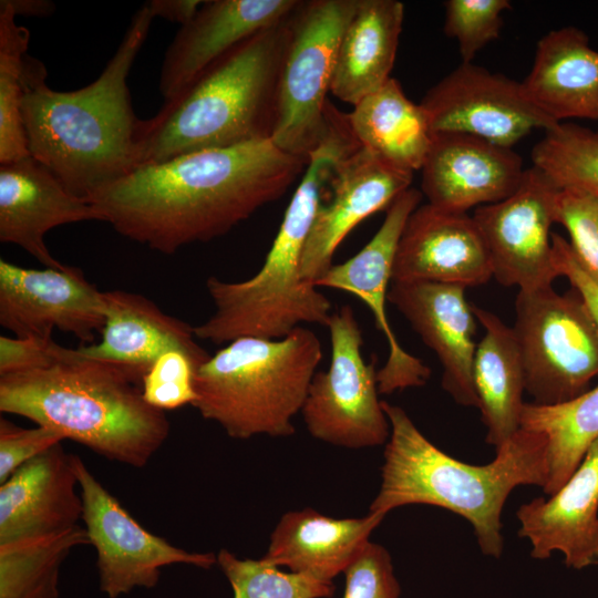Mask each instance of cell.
Instances as JSON below:
<instances>
[{
    "instance_id": "4316f807",
    "label": "cell",
    "mask_w": 598,
    "mask_h": 598,
    "mask_svg": "<svg viewBox=\"0 0 598 598\" xmlns=\"http://www.w3.org/2000/svg\"><path fill=\"white\" fill-rule=\"evenodd\" d=\"M404 20L398 0H357L341 35L330 93L355 105L391 76Z\"/></svg>"
},
{
    "instance_id": "4fadbf2b",
    "label": "cell",
    "mask_w": 598,
    "mask_h": 598,
    "mask_svg": "<svg viewBox=\"0 0 598 598\" xmlns=\"http://www.w3.org/2000/svg\"><path fill=\"white\" fill-rule=\"evenodd\" d=\"M420 104L433 134L463 133L509 148L534 130L558 124L532 104L520 82L472 62L445 75Z\"/></svg>"
},
{
    "instance_id": "44dd1931",
    "label": "cell",
    "mask_w": 598,
    "mask_h": 598,
    "mask_svg": "<svg viewBox=\"0 0 598 598\" xmlns=\"http://www.w3.org/2000/svg\"><path fill=\"white\" fill-rule=\"evenodd\" d=\"M100 220L93 204L72 194L29 155L0 164V240L14 244L47 268H64L48 249L45 234L64 224Z\"/></svg>"
},
{
    "instance_id": "2e32d148",
    "label": "cell",
    "mask_w": 598,
    "mask_h": 598,
    "mask_svg": "<svg viewBox=\"0 0 598 598\" xmlns=\"http://www.w3.org/2000/svg\"><path fill=\"white\" fill-rule=\"evenodd\" d=\"M413 174L398 169L361 145L333 166L308 235L301 260L303 282H316L333 265L348 234L371 215L388 209L411 187Z\"/></svg>"
},
{
    "instance_id": "484cf974",
    "label": "cell",
    "mask_w": 598,
    "mask_h": 598,
    "mask_svg": "<svg viewBox=\"0 0 598 598\" xmlns=\"http://www.w3.org/2000/svg\"><path fill=\"white\" fill-rule=\"evenodd\" d=\"M522 83L532 104L557 123L598 120V51L578 28L549 31L538 42Z\"/></svg>"
},
{
    "instance_id": "7a4b0ae2",
    "label": "cell",
    "mask_w": 598,
    "mask_h": 598,
    "mask_svg": "<svg viewBox=\"0 0 598 598\" xmlns=\"http://www.w3.org/2000/svg\"><path fill=\"white\" fill-rule=\"evenodd\" d=\"M153 19L142 4L102 73L80 90L51 89L43 63L24 58L21 114L29 153L78 197L89 200L140 166L127 78Z\"/></svg>"
},
{
    "instance_id": "83f0119b",
    "label": "cell",
    "mask_w": 598,
    "mask_h": 598,
    "mask_svg": "<svg viewBox=\"0 0 598 598\" xmlns=\"http://www.w3.org/2000/svg\"><path fill=\"white\" fill-rule=\"evenodd\" d=\"M472 308L484 329L474 355V388L485 441L496 450L519 430L526 392L524 367L513 328L488 310Z\"/></svg>"
},
{
    "instance_id": "603a6c76",
    "label": "cell",
    "mask_w": 598,
    "mask_h": 598,
    "mask_svg": "<svg viewBox=\"0 0 598 598\" xmlns=\"http://www.w3.org/2000/svg\"><path fill=\"white\" fill-rule=\"evenodd\" d=\"M516 516L518 535L530 543L533 558L560 551L569 568L598 565V439L555 494L522 504Z\"/></svg>"
},
{
    "instance_id": "3957f363",
    "label": "cell",
    "mask_w": 598,
    "mask_h": 598,
    "mask_svg": "<svg viewBox=\"0 0 598 598\" xmlns=\"http://www.w3.org/2000/svg\"><path fill=\"white\" fill-rule=\"evenodd\" d=\"M390 423L381 467L380 489L369 512L386 515L394 508L424 504L451 511L473 526L486 556L504 549L501 515L517 486L544 487L547 477L546 441L519 429L496 448L486 465L458 461L429 441L399 405L382 401Z\"/></svg>"
},
{
    "instance_id": "f35d334b",
    "label": "cell",
    "mask_w": 598,
    "mask_h": 598,
    "mask_svg": "<svg viewBox=\"0 0 598 598\" xmlns=\"http://www.w3.org/2000/svg\"><path fill=\"white\" fill-rule=\"evenodd\" d=\"M65 439L55 430L40 426L19 427L0 419V484L20 466Z\"/></svg>"
},
{
    "instance_id": "836d02e7",
    "label": "cell",
    "mask_w": 598,
    "mask_h": 598,
    "mask_svg": "<svg viewBox=\"0 0 598 598\" xmlns=\"http://www.w3.org/2000/svg\"><path fill=\"white\" fill-rule=\"evenodd\" d=\"M217 564L228 579L234 598H331L332 581L285 573L260 559H240L227 549H220Z\"/></svg>"
},
{
    "instance_id": "ac0fdd59",
    "label": "cell",
    "mask_w": 598,
    "mask_h": 598,
    "mask_svg": "<svg viewBox=\"0 0 598 598\" xmlns=\"http://www.w3.org/2000/svg\"><path fill=\"white\" fill-rule=\"evenodd\" d=\"M484 239L467 213L419 206L408 218L392 267V282H439L464 288L491 280Z\"/></svg>"
},
{
    "instance_id": "5b68a950",
    "label": "cell",
    "mask_w": 598,
    "mask_h": 598,
    "mask_svg": "<svg viewBox=\"0 0 598 598\" xmlns=\"http://www.w3.org/2000/svg\"><path fill=\"white\" fill-rule=\"evenodd\" d=\"M355 147L346 124H329L321 143L308 157L262 267L243 281L217 277L206 280L215 311L194 326L196 338L227 344L246 337L280 339L307 323L327 327L331 302L318 287L303 282L301 260L332 168Z\"/></svg>"
},
{
    "instance_id": "8d00e7d4",
    "label": "cell",
    "mask_w": 598,
    "mask_h": 598,
    "mask_svg": "<svg viewBox=\"0 0 598 598\" xmlns=\"http://www.w3.org/2000/svg\"><path fill=\"white\" fill-rule=\"evenodd\" d=\"M556 223L567 230L580 260L598 276V196L560 189Z\"/></svg>"
},
{
    "instance_id": "1f68e13d",
    "label": "cell",
    "mask_w": 598,
    "mask_h": 598,
    "mask_svg": "<svg viewBox=\"0 0 598 598\" xmlns=\"http://www.w3.org/2000/svg\"><path fill=\"white\" fill-rule=\"evenodd\" d=\"M29 30L16 22L6 0L0 1V164L29 156L21 114L22 74Z\"/></svg>"
},
{
    "instance_id": "277c9868",
    "label": "cell",
    "mask_w": 598,
    "mask_h": 598,
    "mask_svg": "<svg viewBox=\"0 0 598 598\" xmlns=\"http://www.w3.org/2000/svg\"><path fill=\"white\" fill-rule=\"evenodd\" d=\"M132 368L82 355L0 377V411L58 431L65 440L136 468L144 467L169 434L164 411L142 394Z\"/></svg>"
},
{
    "instance_id": "ffe728a7",
    "label": "cell",
    "mask_w": 598,
    "mask_h": 598,
    "mask_svg": "<svg viewBox=\"0 0 598 598\" xmlns=\"http://www.w3.org/2000/svg\"><path fill=\"white\" fill-rule=\"evenodd\" d=\"M299 0H209L181 27L161 68L159 92L171 100L189 86L240 42L275 25L295 11Z\"/></svg>"
},
{
    "instance_id": "4dcf8cb0",
    "label": "cell",
    "mask_w": 598,
    "mask_h": 598,
    "mask_svg": "<svg viewBox=\"0 0 598 598\" xmlns=\"http://www.w3.org/2000/svg\"><path fill=\"white\" fill-rule=\"evenodd\" d=\"M90 544L85 528L0 545V598H59V574L71 550Z\"/></svg>"
},
{
    "instance_id": "cb8c5ba5",
    "label": "cell",
    "mask_w": 598,
    "mask_h": 598,
    "mask_svg": "<svg viewBox=\"0 0 598 598\" xmlns=\"http://www.w3.org/2000/svg\"><path fill=\"white\" fill-rule=\"evenodd\" d=\"M105 323L101 340L80 346L87 358L132 368L143 377L165 352L209 354L195 340L194 326L163 312L148 298L130 291H104Z\"/></svg>"
},
{
    "instance_id": "60d3db41",
    "label": "cell",
    "mask_w": 598,
    "mask_h": 598,
    "mask_svg": "<svg viewBox=\"0 0 598 598\" xmlns=\"http://www.w3.org/2000/svg\"><path fill=\"white\" fill-rule=\"evenodd\" d=\"M551 260L558 277H566L598 327V276L589 270L569 240L551 234Z\"/></svg>"
},
{
    "instance_id": "f546056e",
    "label": "cell",
    "mask_w": 598,
    "mask_h": 598,
    "mask_svg": "<svg viewBox=\"0 0 598 598\" xmlns=\"http://www.w3.org/2000/svg\"><path fill=\"white\" fill-rule=\"evenodd\" d=\"M519 429L538 433L546 441L543 491L550 496L570 478L598 439V385L559 404L525 402Z\"/></svg>"
},
{
    "instance_id": "8992f818",
    "label": "cell",
    "mask_w": 598,
    "mask_h": 598,
    "mask_svg": "<svg viewBox=\"0 0 598 598\" xmlns=\"http://www.w3.org/2000/svg\"><path fill=\"white\" fill-rule=\"evenodd\" d=\"M290 17L240 42L184 91L164 101L153 117L138 118V167L202 150L269 140L291 35Z\"/></svg>"
},
{
    "instance_id": "30bf717a",
    "label": "cell",
    "mask_w": 598,
    "mask_h": 598,
    "mask_svg": "<svg viewBox=\"0 0 598 598\" xmlns=\"http://www.w3.org/2000/svg\"><path fill=\"white\" fill-rule=\"evenodd\" d=\"M327 328L331 357L326 371L313 375L301 414L315 439L347 448L382 445L390 423L379 399L375 360L367 362L363 334L354 310L332 311Z\"/></svg>"
},
{
    "instance_id": "d6a6232c",
    "label": "cell",
    "mask_w": 598,
    "mask_h": 598,
    "mask_svg": "<svg viewBox=\"0 0 598 598\" xmlns=\"http://www.w3.org/2000/svg\"><path fill=\"white\" fill-rule=\"evenodd\" d=\"M532 161L560 189L598 196V131L558 123L534 146Z\"/></svg>"
},
{
    "instance_id": "7402d4cb",
    "label": "cell",
    "mask_w": 598,
    "mask_h": 598,
    "mask_svg": "<svg viewBox=\"0 0 598 598\" xmlns=\"http://www.w3.org/2000/svg\"><path fill=\"white\" fill-rule=\"evenodd\" d=\"M73 454L62 443L0 484V545L63 534L79 525L83 503Z\"/></svg>"
},
{
    "instance_id": "5bb4252c",
    "label": "cell",
    "mask_w": 598,
    "mask_h": 598,
    "mask_svg": "<svg viewBox=\"0 0 598 598\" xmlns=\"http://www.w3.org/2000/svg\"><path fill=\"white\" fill-rule=\"evenodd\" d=\"M105 323V297L76 267L32 269L0 259V324L16 337L71 333L95 343Z\"/></svg>"
},
{
    "instance_id": "d590c367",
    "label": "cell",
    "mask_w": 598,
    "mask_h": 598,
    "mask_svg": "<svg viewBox=\"0 0 598 598\" xmlns=\"http://www.w3.org/2000/svg\"><path fill=\"white\" fill-rule=\"evenodd\" d=\"M208 358L196 357L183 350L165 352L142 378L144 400L164 412L186 404L193 405L196 400L195 377Z\"/></svg>"
},
{
    "instance_id": "6da1fadb",
    "label": "cell",
    "mask_w": 598,
    "mask_h": 598,
    "mask_svg": "<svg viewBox=\"0 0 598 598\" xmlns=\"http://www.w3.org/2000/svg\"><path fill=\"white\" fill-rule=\"evenodd\" d=\"M307 159L260 140L148 164L89 200L122 236L173 255L227 234L283 196Z\"/></svg>"
},
{
    "instance_id": "d6986e66",
    "label": "cell",
    "mask_w": 598,
    "mask_h": 598,
    "mask_svg": "<svg viewBox=\"0 0 598 598\" xmlns=\"http://www.w3.org/2000/svg\"><path fill=\"white\" fill-rule=\"evenodd\" d=\"M465 289L439 282H391L388 301L436 354L442 388L456 403L478 409L473 381L476 318Z\"/></svg>"
},
{
    "instance_id": "e0dca14e",
    "label": "cell",
    "mask_w": 598,
    "mask_h": 598,
    "mask_svg": "<svg viewBox=\"0 0 598 598\" xmlns=\"http://www.w3.org/2000/svg\"><path fill=\"white\" fill-rule=\"evenodd\" d=\"M420 171L427 204L454 213L507 198L525 172L513 148L463 133L433 134Z\"/></svg>"
},
{
    "instance_id": "d4e9b609",
    "label": "cell",
    "mask_w": 598,
    "mask_h": 598,
    "mask_svg": "<svg viewBox=\"0 0 598 598\" xmlns=\"http://www.w3.org/2000/svg\"><path fill=\"white\" fill-rule=\"evenodd\" d=\"M385 515L333 518L312 508L287 512L270 536L264 560L321 581H332L370 540Z\"/></svg>"
},
{
    "instance_id": "f1b7e54d",
    "label": "cell",
    "mask_w": 598,
    "mask_h": 598,
    "mask_svg": "<svg viewBox=\"0 0 598 598\" xmlns=\"http://www.w3.org/2000/svg\"><path fill=\"white\" fill-rule=\"evenodd\" d=\"M347 116L358 143L377 157L412 174L422 168L433 133L421 104L396 79L361 99Z\"/></svg>"
},
{
    "instance_id": "e575fe53",
    "label": "cell",
    "mask_w": 598,
    "mask_h": 598,
    "mask_svg": "<svg viewBox=\"0 0 598 598\" xmlns=\"http://www.w3.org/2000/svg\"><path fill=\"white\" fill-rule=\"evenodd\" d=\"M444 32L456 39L462 62H472L503 25L502 14L511 9L508 0H447Z\"/></svg>"
},
{
    "instance_id": "9a60e30c",
    "label": "cell",
    "mask_w": 598,
    "mask_h": 598,
    "mask_svg": "<svg viewBox=\"0 0 598 598\" xmlns=\"http://www.w3.org/2000/svg\"><path fill=\"white\" fill-rule=\"evenodd\" d=\"M421 199V190L412 187L399 195L371 240L344 262L333 264L315 285L354 295L371 310L389 351L385 363L377 373L380 394L423 386L431 377V369L400 344L385 307L396 247L408 218L420 206Z\"/></svg>"
},
{
    "instance_id": "7c38bea8",
    "label": "cell",
    "mask_w": 598,
    "mask_h": 598,
    "mask_svg": "<svg viewBox=\"0 0 598 598\" xmlns=\"http://www.w3.org/2000/svg\"><path fill=\"white\" fill-rule=\"evenodd\" d=\"M560 188L540 169L526 168L507 198L472 215L488 250L493 277L505 287L535 291L558 277L551 260V226Z\"/></svg>"
},
{
    "instance_id": "ab89813d",
    "label": "cell",
    "mask_w": 598,
    "mask_h": 598,
    "mask_svg": "<svg viewBox=\"0 0 598 598\" xmlns=\"http://www.w3.org/2000/svg\"><path fill=\"white\" fill-rule=\"evenodd\" d=\"M71 348L52 338L0 337V377L49 367L65 359Z\"/></svg>"
},
{
    "instance_id": "52a82bcc",
    "label": "cell",
    "mask_w": 598,
    "mask_h": 598,
    "mask_svg": "<svg viewBox=\"0 0 598 598\" xmlns=\"http://www.w3.org/2000/svg\"><path fill=\"white\" fill-rule=\"evenodd\" d=\"M321 359L306 327L280 339H236L198 368L193 406L233 439L289 436Z\"/></svg>"
},
{
    "instance_id": "7bdbcfd3",
    "label": "cell",
    "mask_w": 598,
    "mask_h": 598,
    "mask_svg": "<svg viewBox=\"0 0 598 598\" xmlns=\"http://www.w3.org/2000/svg\"><path fill=\"white\" fill-rule=\"evenodd\" d=\"M14 16L45 18L55 10L54 2L50 0H6Z\"/></svg>"
},
{
    "instance_id": "b9f144b4",
    "label": "cell",
    "mask_w": 598,
    "mask_h": 598,
    "mask_svg": "<svg viewBox=\"0 0 598 598\" xmlns=\"http://www.w3.org/2000/svg\"><path fill=\"white\" fill-rule=\"evenodd\" d=\"M153 17L171 22L187 24L198 12L203 1L199 0H151L147 1Z\"/></svg>"
},
{
    "instance_id": "74e56055",
    "label": "cell",
    "mask_w": 598,
    "mask_h": 598,
    "mask_svg": "<svg viewBox=\"0 0 598 598\" xmlns=\"http://www.w3.org/2000/svg\"><path fill=\"white\" fill-rule=\"evenodd\" d=\"M343 598H400L391 555L380 544L368 542L344 570Z\"/></svg>"
},
{
    "instance_id": "9c48e42d",
    "label": "cell",
    "mask_w": 598,
    "mask_h": 598,
    "mask_svg": "<svg viewBox=\"0 0 598 598\" xmlns=\"http://www.w3.org/2000/svg\"><path fill=\"white\" fill-rule=\"evenodd\" d=\"M357 0L300 1L290 17L291 35L283 59L276 123L270 140L303 157L321 143L337 51Z\"/></svg>"
},
{
    "instance_id": "ba28073f",
    "label": "cell",
    "mask_w": 598,
    "mask_h": 598,
    "mask_svg": "<svg viewBox=\"0 0 598 598\" xmlns=\"http://www.w3.org/2000/svg\"><path fill=\"white\" fill-rule=\"evenodd\" d=\"M513 328L533 403L559 404L598 377V327L578 293L518 291Z\"/></svg>"
},
{
    "instance_id": "8fae6325",
    "label": "cell",
    "mask_w": 598,
    "mask_h": 598,
    "mask_svg": "<svg viewBox=\"0 0 598 598\" xmlns=\"http://www.w3.org/2000/svg\"><path fill=\"white\" fill-rule=\"evenodd\" d=\"M83 503L82 520L90 544L97 553L100 589L109 598L135 587L153 588L161 568L173 564L209 569L217 564L213 553H193L169 544L145 529L73 455Z\"/></svg>"
}]
</instances>
